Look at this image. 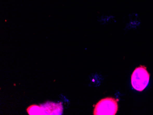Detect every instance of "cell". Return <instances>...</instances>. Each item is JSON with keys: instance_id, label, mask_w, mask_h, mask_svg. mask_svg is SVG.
<instances>
[{"instance_id": "obj_2", "label": "cell", "mask_w": 153, "mask_h": 115, "mask_svg": "<svg viewBox=\"0 0 153 115\" xmlns=\"http://www.w3.org/2000/svg\"><path fill=\"white\" fill-rule=\"evenodd\" d=\"M150 74L148 72L147 67L140 65L136 67L131 76V85L134 90L142 91L149 85Z\"/></svg>"}, {"instance_id": "obj_1", "label": "cell", "mask_w": 153, "mask_h": 115, "mask_svg": "<svg viewBox=\"0 0 153 115\" xmlns=\"http://www.w3.org/2000/svg\"><path fill=\"white\" fill-rule=\"evenodd\" d=\"M63 107L61 103H55L47 102L40 106L32 105L28 108L27 112L29 115H61Z\"/></svg>"}, {"instance_id": "obj_3", "label": "cell", "mask_w": 153, "mask_h": 115, "mask_svg": "<svg viewBox=\"0 0 153 115\" xmlns=\"http://www.w3.org/2000/svg\"><path fill=\"white\" fill-rule=\"evenodd\" d=\"M118 109L117 100L111 97L104 98L96 104L94 115H115Z\"/></svg>"}]
</instances>
